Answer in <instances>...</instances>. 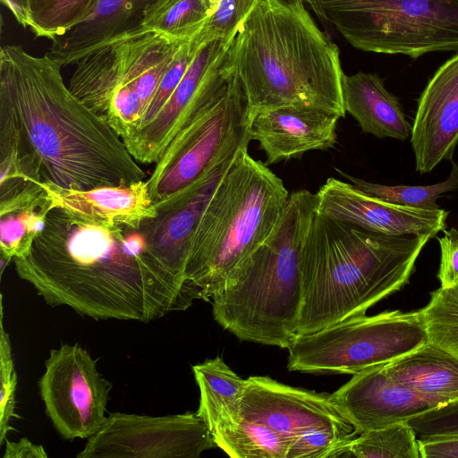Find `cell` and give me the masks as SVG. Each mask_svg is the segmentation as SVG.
<instances>
[{
  "label": "cell",
  "mask_w": 458,
  "mask_h": 458,
  "mask_svg": "<svg viewBox=\"0 0 458 458\" xmlns=\"http://www.w3.org/2000/svg\"><path fill=\"white\" fill-rule=\"evenodd\" d=\"M437 238L440 247V264L437 278L440 287L446 288L458 284V230H444Z\"/></svg>",
  "instance_id": "35"
},
{
  "label": "cell",
  "mask_w": 458,
  "mask_h": 458,
  "mask_svg": "<svg viewBox=\"0 0 458 458\" xmlns=\"http://www.w3.org/2000/svg\"><path fill=\"white\" fill-rule=\"evenodd\" d=\"M1 296L0 319V445L6 439L9 431L13 430L10 421L19 418L15 412V392L17 374L12 353V345L8 333L4 327V309Z\"/></svg>",
  "instance_id": "32"
},
{
  "label": "cell",
  "mask_w": 458,
  "mask_h": 458,
  "mask_svg": "<svg viewBox=\"0 0 458 458\" xmlns=\"http://www.w3.org/2000/svg\"><path fill=\"white\" fill-rule=\"evenodd\" d=\"M338 119L310 107H276L250 119V137L259 142L268 165L300 157L310 150L334 148Z\"/></svg>",
  "instance_id": "19"
},
{
  "label": "cell",
  "mask_w": 458,
  "mask_h": 458,
  "mask_svg": "<svg viewBox=\"0 0 458 458\" xmlns=\"http://www.w3.org/2000/svg\"><path fill=\"white\" fill-rule=\"evenodd\" d=\"M38 387L46 413L64 439H89L105 422L112 384L80 344L50 351Z\"/></svg>",
  "instance_id": "11"
},
{
  "label": "cell",
  "mask_w": 458,
  "mask_h": 458,
  "mask_svg": "<svg viewBox=\"0 0 458 458\" xmlns=\"http://www.w3.org/2000/svg\"><path fill=\"white\" fill-rule=\"evenodd\" d=\"M342 90L345 112L357 121L364 133L399 140L411 137L412 126L399 100L386 89L377 74H344Z\"/></svg>",
  "instance_id": "22"
},
{
  "label": "cell",
  "mask_w": 458,
  "mask_h": 458,
  "mask_svg": "<svg viewBox=\"0 0 458 458\" xmlns=\"http://www.w3.org/2000/svg\"><path fill=\"white\" fill-rule=\"evenodd\" d=\"M50 210L45 194L31 204L0 214L1 276L14 258L23 257L30 251L35 239L45 229Z\"/></svg>",
  "instance_id": "27"
},
{
  "label": "cell",
  "mask_w": 458,
  "mask_h": 458,
  "mask_svg": "<svg viewBox=\"0 0 458 458\" xmlns=\"http://www.w3.org/2000/svg\"><path fill=\"white\" fill-rule=\"evenodd\" d=\"M383 368L397 382L440 406L458 400V359L429 342Z\"/></svg>",
  "instance_id": "24"
},
{
  "label": "cell",
  "mask_w": 458,
  "mask_h": 458,
  "mask_svg": "<svg viewBox=\"0 0 458 458\" xmlns=\"http://www.w3.org/2000/svg\"><path fill=\"white\" fill-rule=\"evenodd\" d=\"M51 209L62 208L86 219L140 227L157 215L148 181L127 185L72 190L42 182Z\"/></svg>",
  "instance_id": "20"
},
{
  "label": "cell",
  "mask_w": 458,
  "mask_h": 458,
  "mask_svg": "<svg viewBox=\"0 0 458 458\" xmlns=\"http://www.w3.org/2000/svg\"><path fill=\"white\" fill-rule=\"evenodd\" d=\"M316 211V194L293 191L268 236L212 296L215 320L238 339L288 349L298 335L300 254Z\"/></svg>",
  "instance_id": "5"
},
{
  "label": "cell",
  "mask_w": 458,
  "mask_h": 458,
  "mask_svg": "<svg viewBox=\"0 0 458 458\" xmlns=\"http://www.w3.org/2000/svg\"><path fill=\"white\" fill-rule=\"evenodd\" d=\"M419 312L428 342L458 359V284L433 291Z\"/></svg>",
  "instance_id": "30"
},
{
  "label": "cell",
  "mask_w": 458,
  "mask_h": 458,
  "mask_svg": "<svg viewBox=\"0 0 458 458\" xmlns=\"http://www.w3.org/2000/svg\"><path fill=\"white\" fill-rule=\"evenodd\" d=\"M210 13L208 0H158L147 10L141 26L146 31L187 40L203 29Z\"/></svg>",
  "instance_id": "26"
},
{
  "label": "cell",
  "mask_w": 458,
  "mask_h": 458,
  "mask_svg": "<svg viewBox=\"0 0 458 458\" xmlns=\"http://www.w3.org/2000/svg\"><path fill=\"white\" fill-rule=\"evenodd\" d=\"M364 193L390 203L421 209H437V199L446 192L458 189V166L453 162L448 177L431 185H386L355 178L340 172Z\"/></svg>",
  "instance_id": "31"
},
{
  "label": "cell",
  "mask_w": 458,
  "mask_h": 458,
  "mask_svg": "<svg viewBox=\"0 0 458 458\" xmlns=\"http://www.w3.org/2000/svg\"><path fill=\"white\" fill-rule=\"evenodd\" d=\"M239 154L216 165L190 186L157 206L156 217L143 224L152 249L186 280L185 270L194 229Z\"/></svg>",
  "instance_id": "18"
},
{
  "label": "cell",
  "mask_w": 458,
  "mask_h": 458,
  "mask_svg": "<svg viewBox=\"0 0 458 458\" xmlns=\"http://www.w3.org/2000/svg\"><path fill=\"white\" fill-rule=\"evenodd\" d=\"M13 262L46 303L94 319L148 323L199 299L152 249L143 225L91 221L62 208L50 210L30 251Z\"/></svg>",
  "instance_id": "1"
},
{
  "label": "cell",
  "mask_w": 458,
  "mask_h": 458,
  "mask_svg": "<svg viewBox=\"0 0 458 458\" xmlns=\"http://www.w3.org/2000/svg\"><path fill=\"white\" fill-rule=\"evenodd\" d=\"M210 16L199 32L202 40H233L241 24L253 8L257 0H208Z\"/></svg>",
  "instance_id": "33"
},
{
  "label": "cell",
  "mask_w": 458,
  "mask_h": 458,
  "mask_svg": "<svg viewBox=\"0 0 458 458\" xmlns=\"http://www.w3.org/2000/svg\"><path fill=\"white\" fill-rule=\"evenodd\" d=\"M158 0H98L91 15L52 40L47 52L62 67L75 64L98 47L123 37L146 31L142 21Z\"/></svg>",
  "instance_id": "21"
},
{
  "label": "cell",
  "mask_w": 458,
  "mask_h": 458,
  "mask_svg": "<svg viewBox=\"0 0 458 458\" xmlns=\"http://www.w3.org/2000/svg\"><path fill=\"white\" fill-rule=\"evenodd\" d=\"M62 68L21 45L0 50V114L15 126L43 182L88 190L144 180L123 140L64 83Z\"/></svg>",
  "instance_id": "2"
},
{
  "label": "cell",
  "mask_w": 458,
  "mask_h": 458,
  "mask_svg": "<svg viewBox=\"0 0 458 458\" xmlns=\"http://www.w3.org/2000/svg\"><path fill=\"white\" fill-rule=\"evenodd\" d=\"M192 371L199 389L196 413L216 441L241 423V402L247 379L240 377L219 356L192 366Z\"/></svg>",
  "instance_id": "23"
},
{
  "label": "cell",
  "mask_w": 458,
  "mask_h": 458,
  "mask_svg": "<svg viewBox=\"0 0 458 458\" xmlns=\"http://www.w3.org/2000/svg\"><path fill=\"white\" fill-rule=\"evenodd\" d=\"M411 126V143L419 173H429L441 161L452 160L458 144V52L428 81Z\"/></svg>",
  "instance_id": "17"
},
{
  "label": "cell",
  "mask_w": 458,
  "mask_h": 458,
  "mask_svg": "<svg viewBox=\"0 0 458 458\" xmlns=\"http://www.w3.org/2000/svg\"><path fill=\"white\" fill-rule=\"evenodd\" d=\"M377 365L352 375L331 400L357 433L407 421L440 405L397 382Z\"/></svg>",
  "instance_id": "16"
},
{
  "label": "cell",
  "mask_w": 458,
  "mask_h": 458,
  "mask_svg": "<svg viewBox=\"0 0 458 458\" xmlns=\"http://www.w3.org/2000/svg\"><path fill=\"white\" fill-rule=\"evenodd\" d=\"M205 421L195 412L148 416L109 413L78 458H198L216 447Z\"/></svg>",
  "instance_id": "12"
},
{
  "label": "cell",
  "mask_w": 458,
  "mask_h": 458,
  "mask_svg": "<svg viewBox=\"0 0 458 458\" xmlns=\"http://www.w3.org/2000/svg\"><path fill=\"white\" fill-rule=\"evenodd\" d=\"M328 457L420 458L419 438L407 421L365 431L337 445Z\"/></svg>",
  "instance_id": "25"
},
{
  "label": "cell",
  "mask_w": 458,
  "mask_h": 458,
  "mask_svg": "<svg viewBox=\"0 0 458 458\" xmlns=\"http://www.w3.org/2000/svg\"><path fill=\"white\" fill-rule=\"evenodd\" d=\"M428 342L419 310L359 315L298 335L289 346V370L354 375L389 363Z\"/></svg>",
  "instance_id": "9"
},
{
  "label": "cell",
  "mask_w": 458,
  "mask_h": 458,
  "mask_svg": "<svg viewBox=\"0 0 458 458\" xmlns=\"http://www.w3.org/2000/svg\"><path fill=\"white\" fill-rule=\"evenodd\" d=\"M419 439L458 436V400L407 420Z\"/></svg>",
  "instance_id": "34"
},
{
  "label": "cell",
  "mask_w": 458,
  "mask_h": 458,
  "mask_svg": "<svg viewBox=\"0 0 458 458\" xmlns=\"http://www.w3.org/2000/svg\"><path fill=\"white\" fill-rule=\"evenodd\" d=\"M11 11L17 22L24 28H29L30 20L27 0H1Z\"/></svg>",
  "instance_id": "38"
},
{
  "label": "cell",
  "mask_w": 458,
  "mask_h": 458,
  "mask_svg": "<svg viewBox=\"0 0 458 458\" xmlns=\"http://www.w3.org/2000/svg\"><path fill=\"white\" fill-rule=\"evenodd\" d=\"M226 74L228 80L218 95L175 136L154 164L147 181L155 207L216 165L248 149L250 118L247 101L236 78Z\"/></svg>",
  "instance_id": "10"
},
{
  "label": "cell",
  "mask_w": 458,
  "mask_h": 458,
  "mask_svg": "<svg viewBox=\"0 0 458 458\" xmlns=\"http://www.w3.org/2000/svg\"><path fill=\"white\" fill-rule=\"evenodd\" d=\"M221 68L238 81L250 119L288 106L345 116L339 48L301 1L257 0Z\"/></svg>",
  "instance_id": "3"
},
{
  "label": "cell",
  "mask_w": 458,
  "mask_h": 458,
  "mask_svg": "<svg viewBox=\"0 0 458 458\" xmlns=\"http://www.w3.org/2000/svg\"><path fill=\"white\" fill-rule=\"evenodd\" d=\"M317 213L385 235L435 237L446 226L448 212L442 208L421 209L371 197L352 183L330 177L319 188Z\"/></svg>",
  "instance_id": "15"
},
{
  "label": "cell",
  "mask_w": 458,
  "mask_h": 458,
  "mask_svg": "<svg viewBox=\"0 0 458 458\" xmlns=\"http://www.w3.org/2000/svg\"><path fill=\"white\" fill-rule=\"evenodd\" d=\"M420 458L454 457L458 458V436L419 439Z\"/></svg>",
  "instance_id": "36"
},
{
  "label": "cell",
  "mask_w": 458,
  "mask_h": 458,
  "mask_svg": "<svg viewBox=\"0 0 458 458\" xmlns=\"http://www.w3.org/2000/svg\"><path fill=\"white\" fill-rule=\"evenodd\" d=\"M215 443L233 458H287L291 444L268 426L243 418L234 429Z\"/></svg>",
  "instance_id": "29"
},
{
  "label": "cell",
  "mask_w": 458,
  "mask_h": 458,
  "mask_svg": "<svg viewBox=\"0 0 458 458\" xmlns=\"http://www.w3.org/2000/svg\"><path fill=\"white\" fill-rule=\"evenodd\" d=\"M241 415L268 426L291 443L314 430H330L345 437L358 434L330 394L290 386L265 376L247 378Z\"/></svg>",
  "instance_id": "14"
},
{
  "label": "cell",
  "mask_w": 458,
  "mask_h": 458,
  "mask_svg": "<svg viewBox=\"0 0 458 458\" xmlns=\"http://www.w3.org/2000/svg\"><path fill=\"white\" fill-rule=\"evenodd\" d=\"M4 458H47V454L41 445H36L27 437L18 441L5 439Z\"/></svg>",
  "instance_id": "37"
},
{
  "label": "cell",
  "mask_w": 458,
  "mask_h": 458,
  "mask_svg": "<svg viewBox=\"0 0 458 458\" xmlns=\"http://www.w3.org/2000/svg\"><path fill=\"white\" fill-rule=\"evenodd\" d=\"M431 238L380 234L316 211L300 254L298 335L364 315L401 290Z\"/></svg>",
  "instance_id": "4"
},
{
  "label": "cell",
  "mask_w": 458,
  "mask_h": 458,
  "mask_svg": "<svg viewBox=\"0 0 458 458\" xmlns=\"http://www.w3.org/2000/svg\"><path fill=\"white\" fill-rule=\"evenodd\" d=\"M230 45L225 39L216 38L200 46L166 103L125 144L138 163L155 164L175 136L222 90L228 76L221 65Z\"/></svg>",
  "instance_id": "13"
},
{
  "label": "cell",
  "mask_w": 458,
  "mask_h": 458,
  "mask_svg": "<svg viewBox=\"0 0 458 458\" xmlns=\"http://www.w3.org/2000/svg\"><path fill=\"white\" fill-rule=\"evenodd\" d=\"M184 41L155 31L123 37L81 58L69 89L127 144Z\"/></svg>",
  "instance_id": "7"
},
{
  "label": "cell",
  "mask_w": 458,
  "mask_h": 458,
  "mask_svg": "<svg viewBox=\"0 0 458 458\" xmlns=\"http://www.w3.org/2000/svg\"><path fill=\"white\" fill-rule=\"evenodd\" d=\"M98 0H27L29 28L38 38L55 39L87 20Z\"/></svg>",
  "instance_id": "28"
},
{
  "label": "cell",
  "mask_w": 458,
  "mask_h": 458,
  "mask_svg": "<svg viewBox=\"0 0 458 458\" xmlns=\"http://www.w3.org/2000/svg\"><path fill=\"white\" fill-rule=\"evenodd\" d=\"M298 1L362 51L414 59L458 52V0Z\"/></svg>",
  "instance_id": "8"
},
{
  "label": "cell",
  "mask_w": 458,
  "mask_h": 458,
  "mask_svg": "<svg viewBox=\"0 0 458 458\" xmlns=\"http://www.w3.org/2000/svg\"><path fill=\"white\" fill-rule=\"evenodd\" d=\"M267 165L242 151L217 186L191 236L185 276L209 301L235 266L268 236L289 199Z\"/></svg>",
  "instance_id": "6"
}]
</instances>
